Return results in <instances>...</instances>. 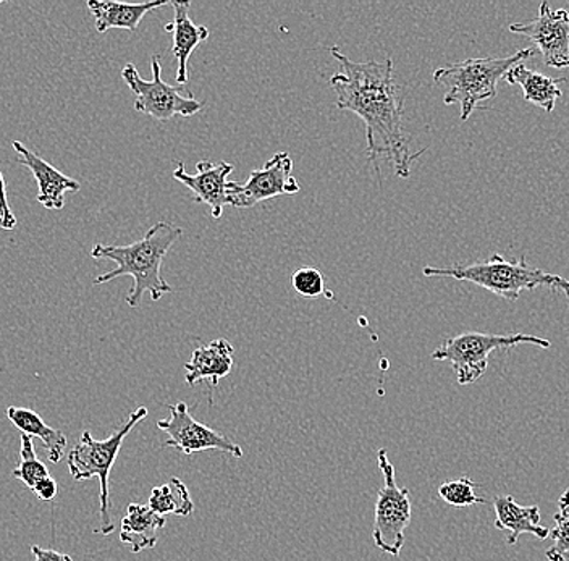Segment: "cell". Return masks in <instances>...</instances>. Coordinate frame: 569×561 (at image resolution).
Returning <instances> with one entry per match:
<instances>
[{
    "label": "cell",
    "instance_id": "cell-1",
    "mask_svg": "<svg viewBox=\"0 0 569 561\" xmlns=\"http://www.w3.org/2000/svg\"><path fill=\"white\" fill-rule=\"evenodd\" d=\"M330 54L340 63L338 73L330 78V87L337 94V108L361 117L366 126L369 161L379 172V159L386 158L393 163L400 179H408L412 162L425 149L412 154L409 148L403 126V92L395 83L393 60L355 62L337 46L330 48Z\"/></svg>",
    "mask_w": 569,
    "mask_h": 561
},
{
    "label": "cell",
    "instance_id": "cell-2",
    "mask_svg": "<svg viewBox=\"0 0 569 561\" xmlns=\"http://www.w3.org/2000/svg\"><path fill=\"white\" fill-rule=\"evenodd\" d=\"M183 236V229L160 220L152 226L141 240L127 247L96 243L91 258L96 261H112L117 268L102 273L94 280V285H106L119 277H131L133 289L127 294L130 308L140 307L142 294H151L152 301H159L166 293H172V287L162 277V262L173 244Z\"/></svg>",
    "mask_w": 569,
    "mask_h": 561
},
{
    "label": "cell",
    "instance_id": "cell-3",
    "mask_svg": "<svg viewBox=\"0 0 569 561\" xmlns=\"http://www.w3.org/2000/svg\"><path fill=\"white\" fill-rule=\"evenodd\" d=\"M422 273L426 277H450L461 282L475 283L503 300L516 301L521 297L522 291L533 290L537 287L563 291L569 300V280L542 269L532 268L525 256H521L518 261H507L503 256L493 254L487 261L453 266V268L427 266Z\"/></svg>",
    "mask_w": 569,
    "mask_h": 561
},
{
    "label": "cell",
    "instance_id": "cell-4",
    "mask_svg": "<svg viewBox=\"0 0 569 561\" xmlns=\"http://www.w3.org/2000/svg\"><path fill=\"white\" fill-rule=\"evenodd\" d=\"M536 54V49L528 48L508 57H480L462 62L440 67L433 72V81L445 90L443 102L461 108V122L482 102L497 96V84L513 67Z\"/></svg>",
    "mask_w": 569,
    "mask_h": 561
},
{
    "label": "cell",
    "instance_id": "cell-5",
    "mask_svg": "<svg viewBox=\"0 0 569 561\" xmlns=\"http://www.w3.org/2000/svg\"><path fill=\"white\" fill-rule=\"evenodd\" d=\"M148 417V408L140 407L130 414V418L106 440H96L91 432L84 431L80 440L74 443L67 457V467L71 478L78 482L98 478L101 484L99 500H101V525L94 529V534L109 535L116 531L112 517H110L109 478L113 463L119 457L124 439L133 431L134 425Z\"/></svg>",
    "mask_w": 569,
    "mask_h": 561
},
{
    "label": "cell",
    "instance_id": "cell-6",
    "mask_svg": "<svg viewBox=\"0 0 569 561\" xmlns=\"http://www.w3.org/2000/svg\"><path fill=\"white\" fill-rule=\"evenodd\" d=\"M525 343L536 344L543 350L551 347L550 340L526 335V333L496 335V333L468 332L445 340L433 351L432 360L448 362L457 374L458 383L471 385L486 374L487 368H489V357L493 351L507 350V348Z\"/></svg>",
    "mask_w": 569,
    "mask_h": 561
},
{
    "label": "cell",
    "instance_id": "cell-7",
    "mask_svg": "<svg viewBox=\"0 0 569 561\" xmlns=\"http://www.w3.org/2000/svg\"><path fill=\"white\" fill-rule=\"evenodd\" d=\"M377 464L383 475L373 514L372 538L377 549L391 557H400L405 545V531L411 523V495L407 488H400L395 479V467L386 449L377 453Z\"/></svg>",
    "mask_w": 569,
    "mask_h": 561
},
{
    "label": "cell",
    "instance_id": "cell-8",
    "mask_svg": "<svg viewBox=\"0 0 569 561\" xmlns=\"http://www.w3.org/2000/svg\"><path fill=\"white\" fill-rule=\"evenodd\" d=\"M152 80H144L134 63H127L122 70L124 84L134 94V110L152 117L159 122H167L173 117H193L201 112L204 102L196 101L193 94L183 96L180 88L167 84L162 80L160 57L151 59Z\"/></svg>",
    "mask_w": 569,
    "mask_h": 561
},
{
    "label": "cell",
    "instance_id": "cell-9",
    "mask_svg": "<svg viewBox=\"0 0 569 561\" xmlns=\"http://www.w3.org/2000/svg\"><path fill=\"white\" fill-rule=\"evenodd\" d=\"M291 172L293 159L288 152H277L262 169L252 170L244 183H227V204L248 209L273 198L295 197L300 193L301 184Z\"/></svg>",
    "mask_w": 569,
    "mask_h": 561
},
{
    "label": "cell",
    "instance_id": "cell-10",
    "mask_svg": "<svg viewBox=\"0 0 569 561\" xmlns=\"http://www.w3.org/2000/svg\"><path fill=\"white\" fill-rule=\"evenodd\" d=\"M169 418L158 421L159 431L167 435L166 447H172L187 457L206 450L230 453L234 458L243 457V449L229 437L196 421L183 401L169 404Z\"/></svg>",
    "mask_w": 569,
    "mask_h": 561
},
{
    "label": "cell",
    "instance_id": "cell-11",
    "mask_svg": "<svg viewBox=\"0 0 569 561\" xmlns=\"http://www.w3.org/2000/svg\"><path fill=\"white\" fill-rule=\"evenodd\" d=\"M510 31L532 41L546 66L558 70L569 69L568 10H551L549 2H542L536 19L510 24Z\"/></svg>",
    "mask_w": 569,
    "mask_h": 561
},
{
    "label": "cell",
    "instance_id": "cell-12",
    "mask_svg": "<svg viewBox=\"0 0 569 561\" xmlns=\"http://www.w3.org/2000/svg\"><path fill=\"white\" fill-rule=\"evenodd\" d=\"M198 172L194 176L184 170L183 162H177V169L172 177L184 187L190 188L194 200L208 206L212 219L219 220L223 216L227 206V179L234 167L229 162L201 161L196 163Z\"/></svg>",
    "mask_w": 569,
    "mask_h": 561
},
{
    "label": "cell",
    "instance_id": "cell-13",
    "mask_svg": "<svg viewBox=\"0 0 569 561\" xmlns=\"http://www.w3.org/2000/svg\"><path fill=\"white\" fill-rule=\"evenodd\" d=\"M12 146L18 154V163L27 167L33 173L36 183H38L36 201L44 206L46 209L60 211L66 204V194L77 193L81 190L80 181L71 179V177L57 170L56 167L39 158L21 141H12Z\"/></svg>",
    "mask_w": 569,
    "mask_h": 561
},
{
    "label": "cell",
    "instance_id": "cell-14",
    "mask_svg": "<svg viewBox=\"0 0 569 561\" xmlns=\"http://www.w3.org/2000/svg\"><path fill=\"white\" fill-rule=\"evenodd\" d=\"M176 10L173 21L166 24L167 33L173 34L172 52L178 62L177 83L180 87L188 83V62L194 49L208 41L211 33L204 24H196L190 19L191 2H170Z\"/></svg>",
    "mask_w": 569,
    "mask_h": 561
},
{
    "label": "cell",
    "instance_id": "cell-15",
    "mask_svg": "<svg viewBox=\"0 0 569 561\" xmlns=\"http://www.w3.org/2000/svg\"><path fill=\"white\" fill-rule=\"evenodd\" d=\"M233 344L226 339H216L196 348L191 360L184 364V381L191 387L201 381L211 382L212 387L219 385L233 369Z\"/></svg>",
    "mask_w": 569,
    "mask_h": 561
},
{
    "label": "cell",
    "instance_id": "cell-16",
    "mask_svg": "<svg viewBox=\"0 0 569 561\" xmlns=\"http://www.w3.org/2000/svg\"><path fill=\"white\" fill-rule=\"evenodd\" d=\"M496 508V528L507 532L508 545H516L522 534L536 535L540 541L549 539L550 529L540 524V508L537 505L522 507L515 497L498 495L493 500Z\"/></svg>",
    "mask_w": 569,
    "mask_h": 561
},
{
    "label": "cell",
    "instance_id": "cell-17",
    "mask_svg": "<svg viewBox=\"0 0 569 561\" xmlns=\"http://www.w3.org/2000/svg\"><path fill=\"white\" fill-rule=\"evenodd\" d=\"M169 0L158 2L123 3L101 2V0H89L88 9L96 20L98 33H107L109 30H128L131 33L138 30L142 19L152 10L169 6Z\"/></svg>",
    "mask_w": 569,
    "mask_h": 561
},
{
    "label": "cell",
    "instance_id": "cell-18",
    "mask_svg": "<svg viewBox=\"0 0 569 561\" xmlns=\"http://www.w3.org/2000/svg\"><path fill=\"white\" fill-rule=\"evenodd\" d=\"M163 525H166V518L159 517L151 508L130 503L120 525V541L133 553L154 549L158 545L159 531Z\"/></svg>",
    "mask_w": 569,
    "mask_h": 561
},
{
    "label": "cell",
    "instance_id": "cell-19",
    "mask_svg": "<svg viewBox=\"0 0 569 561\" xmlns=\"http://www.w3.org/2000/svg\"><path fill=\"white\" fill-rule=\"evenodd\" d=\"M505 80L510 84H519L522 88L526 101L549 113L553 112L555 104L563 96L560 84L563 83L565 78L553 80L547 74L533 72L525 63H518L513 67L510 72L505 74Z\"/></svg>",
    "mask_w": 569,
    "mask_h": 561
},
{
    "label": "cell",
    "instance_id": "cell-20",
    "mask_svg": "<svg viewBox=\"0 0 569 561\" xmlns=\"http://www.w3.org/2000/svg\"><path fill=\"white\" fill-rule=\"evenodd\" d=\"M7 418L21 434L41 440L46 452H48L49 461L59 463L62 460L67 447V437L62 431L49 425L30 408L9 407L7 408Z\"/></svg>",
    "mask_w": 569,
    "mask_h": 561
},
{
    "label": "cell",
    "instance_id": "cell-21",
    "mask_svg": "<svg viewBox=\"0 0 569 561\" xmlns=\"http://www.w3.org/2000/svg\"><path fill=\"white\" fill-rule=\"evenodd\" d=\"M148 507L159 517L166 518L167 514L188 518L194 513V502L181 479L172 478L167 484L152 489L149 497Z\"/></svg>",
    "mask_w": 569,
    "mask_h": 561
},
{
    "label": "cell",
    "instance_id": "cell-22",
    "mask_svg": "<svg viewBox=\"0 0 569 561\" xmlns=\"http://www.w3.org/2000/svg\"><path fill=\"white\" fill-rule=\"evenodd\" d=\"M551 545L546 557L549 561H569V488L558 500V513L555 514V528L550 529Z\"/></svg>",
    "mask_w": 569,
    "mask_h": 561
},
{
    "label": "cell",
    "instance_id": "cell-23",
    "mask_svg": "<svg viewBox=\"0 0 569 561\" xmlns=\"http://www.w3.org/2000/svg\"><path fill=\"white\" fill-rule=\"evenodd\" d=\"M20 458L16 470L12 471L13 478L20 479L28 489L33 490L41 479L48 478L49 471L46 464L36 457L34 443L31 437L21 434Z\"/></svg>",
    "mask_w": 569,
    "mask_h": 561
},
{
    "label": "cell",
    "instance_id": "cell-24",
    "mask_svg": "<svg viewBox=\"0 0 569 561\" xmlns=\"http://www.w3.org/2000/svg\"><path fill=\"white\" fill-rule=\"evenodd\" d=\"M478 488L479 484H476L472 479L460 478L457 481L445 482V484L440 485L439 495L445 503L451 507H475L479 505V503H486V499L476 493Z\"/></svg>",
    "mask_w": 569,
    "mask_h": 561
},
{
    "label": "cell",
    "instance_id": "cell-25",
    "mask_svg": "<svg viewBox=\"0 0 569 561\" xmlns=\"http://www.w3.org/2000/svg\"><path fill=\"white\" fill-rule=\"evenodd\" d=\"M291 283L298 294L305 298H319L326 293V279L316 268H301L295 271Z\"/></svg>",
    "mask_w": 569,
    "mask_h": 561
},
{
    "label": "cell",
    "instance_id": "cell-26",
    "mask_svg": "<svg viewBox=\"0 0 569 561\" xmlns=\"http://www.w3.org/2000/svg\"><path fill=\"white\" fill-rule=\"evenodd\" d=\"M17 223L18 220L10 208L9 197H7L6 179L0 172V229L9 232V230L16 229Z\"/></svg>",
    "mask_w": 569,
    "mask_h": 561
},
{
    "label": "cell",
    "instance_id": "cell-27",
    "mask_svg": "<svg viewBox=\"0 0 569 561\" xmlns=\"http://www.w3.org/2000/svg\"><path fill=\"white\" fill-rule=\"evenodd\" d=\"M33 492L42 502H52L57 497V492H59V488H57V482L53 481L51 475H48V478L41 479V481L34 485Z\"/></svg>",
    "mask_w": 569,
    "mask_h": 561
},
{
    "label": "cell",
    "instance_id": "cell-28",
    "mask_svg": "<svg viewBox=\"0 0 569 561\" xmlns=\"http://www.w3.org/2000/svg\"><path fill=\"white\" fill-rule=\"evenodd\" d=\"M31 553H33L34 561H73L67 553L57 552L52 549H42V547H31Z\"/></svg>",
    "mask_w": 569,
    "mask_h": 561
}]
</instances>
